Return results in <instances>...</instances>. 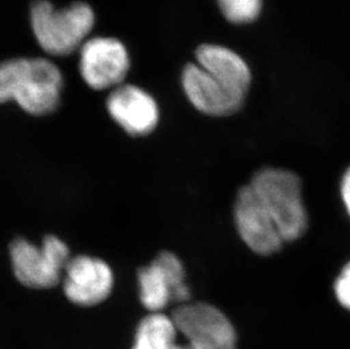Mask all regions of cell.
Segmentation results:
<instances>
[{"label": "cell", "instance_id": "1", "mask_svg": "<svg viewBox=\"0 0 350 349\" xmlns=\"http://www.w3.org/2000/svg\"><path fill=\"white\" fill-rule=\"evenodd\" d=\"M63 75L44 58H17L0 64V103L15 101L31 115L44 116L60 105Z\"/></svg>", "mask_w": 350, "mask_h": 349}, {"label": "cell", "instance_id": "2", "mask_svg": "<svg viewBox=\"0 0 350 349\" xmlns=\"http://www.w3.org/2000/svg\"><path fill=\"white\" fill-rule=\"evenodd\" d=\"M248 184L268 211L284 243L297 241L306 233L308 211L297 174L284 169L263 168Z\"/></svg>", "mask_w": 350, "mask_h": 349}, {"label": "cell", "instance_id": "3", "mask_svg": "<svg viewBox=\"0 0 350 349\" xmlns=\"http://www.w3.org/2000/svg\"><path fill=\"white\" fill-rule=\"evenodd\" d=\"M96 22L86 3L56 8L48 0H36L31 7V25L38 43L51 56H68L84 44Z\"/></svg>", "mask_w": 350, "mask_h": 349}, {"label": "cell", "instance_id": "4", "mask_svg": "<svg viewBox=\"0 0 350 349\" xmlns=\"http://www.w3.org/2000/svg\"><path fill=\"white\" fill-rule=\"evenodd\" d=\"M10 252L15 277L23 286L33 289L56 287L70 260L68 246L53 235L44 237L41 246L16 238Z\"/></svg>", "mask_w": 350, "mask_h": 349}, {"label": "cell", "instance_id": "5", "mask_svg": "<svg viewBox=\"0 0 350 349\" xmlns=\"http://www.w3.org/2000/svg\"><path fill=\"white\" fill-rule=\"evenodd\" d=\"M170 316L189 349H237L232 323L215 305L203 302L182 304Z\"/></svg>", "mask_w": 350, "mask_h": 349}, {"label": "cell", "instance_id": "6", "mask_svg": "<svg viewBox=\"0 0 350 349\" xmlns=\"http://www.w3.org/2000/svg\"><path fill=\"white\" fill-rule=\"evenodd\" d=\"M139 300L150 313L162 312L169 304L189 303L191 290L179 257L163 250L139 270Z\"/></svg>", "mask_w": 350, "mask_h": 349}, {"label": "cell", "instance_id": "7", "mask_svg": "<svg viewBox=\"0 0 350 349\" xmlns=\"http://www.w3.org/2000/svg\"><path fill=\"white\" fill-rule=\"evenodd\" d=\"M129 70V53L119 40L98 36L86 40L81 47L79 72L92 89H116Z\"/></svg>", "mask_w": 350, "mask_h": 349}, {"label": "cell", "instance_id": "8", "mask_svg": "<svg viewBox=\"0 0 350 349\" xmlns=\"http://www.w3.org/2000/svg\"><path fill=\"white\" fill-rule=\"evenodd\" d=\"M234 224L245 244L254 253L269 257L284 247L280 231L261 201L247 184L241 188L234 200Z\"/></svg>", "mask_w": 350, "mask_h": 349}, {"label": "cell", "instance_id": "9", "mask_svg": "<svg viewBox=\"0 0 350 349\" xmlns=\"http://www.w3.org/2000/svg\"><path fill=\"white\" fill-rule=\"evenodd\" d=\"M65 274V295L79 307H94L103 303L113 290V271L100 259L88 255L70 257Z\"/></svg>", "mask_w": 350, "mask_h": 349}, {"label": "cell", "instance_id": "10", "mask_svg": "<svg viewBox=\"0 0 350 349\" xmlns=\"http://www.w3.org/2000/svg\"><path fill=\"white\" fill-rule=\"evenodd\" d=\"M107 109L113 120L132 136H146L158 125L156 100L139 86L122 84L107 99Z\"/></svg>", "mask_w": 350, "mask_h": 349}, {"label": "cell", "instance_id": "11", "mask_svg": "<svg viewBox=\"0 0 350 349\" xmlns=\"http://www.w3.org/2000/svg\"><path fill=\"white\" fill-rule=\"evenodd\" d=\"M183 88L198 112L213 117L232 115L245 100L232 94L218 79L198 64H189L183 70Z\"/></svg>", "mask_w": 350, "mask_h": 349}, {"label": "cell", "instance_id": "12", "mask_svg": "<svg viewBox=\"0 0 350 349\" xmlns=\"http://www.w3.org/2000/svg\"><path fill=\"white\" fill-rule=\"evenodd\" d=\"M202 68L218 79L232 94L245 100L251 86V73L237 53L225 47L203 44L196 51Z\"/></svg>", "mask_w": 350, "mask_h": 349}, {"label": "cell", "instance_id": "13", "mask_svg": "<svg viewBox=\"0 0 350 349\" xmlns=\"http://www.w3.org/2000/svg\"><path fill=\"white\" fill-rule=\"evenodd\" d=\"M177 337L172 316L162 312L150 313L139 323L132 349H174Z\"/></svg>", "mask_w": 350, "mask_h": 349}, {"label": "cell", "instance_id": "14", "mask_svg": "<svg viewBox=\"0 0 350 349\" xmlns=\"http://www.w3.org/2000/svg\"><path fill=\"white\" fill-rule=\"evenodd\" d=\"M226 18L232 23H250L260 15L262 0H218Z\"/></svg>", "mask_w": 350, "mask_h": 349}, {"label": "cell", "instance_id": "15", "mask_svg": "<svg viewBox=\"0 0 350 349\" xmlns=\"http://www.w3.org/2000/svg\"><path fill=\"white\" fill-rule=\"evenodd\" d=\"M334 293L341 307L350 311V262L338 276L334 283Z\"/></svg>", "mask_w": 350, "mask_h": 349}, {"label": "cell", "instance_id": "16", "mask_svg": "<svg viewBox=\"0 0 350 349\" xmlns=\"http://www.w3.org/2000/svg\"><path fill=\"white\" fill-rule=\"evenodd\" d=\"M341 198L350 217V167L347 172H345L341 181Z\"/></svg>", "mask_w": 350, "mask_h": 349}, {"label": "cell", "instance_id": "17", "mask_svg": "<svg viewBox=\"0 0 350 349\" xmlns=\"http://www.w3.org/2000/svg\"><path fill=\"white\" fill-rule=\"evenodd\" d=\"M174 349H189V347L186 345L185 343L184 344H176L175 348Z\"/></svg>", "mask_w": 350, "mask_h": 349}]
</instances>
